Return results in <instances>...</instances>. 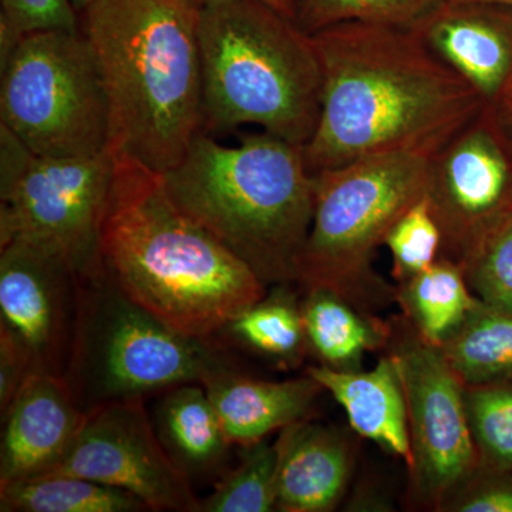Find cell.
<instances>
[{
  "label": "cell",
  "mask_w": 512,
  "mask_h": 512,
  "mask_svg": "<svg viewBox=\"0 0 512 512\" xmlns=\"http://www.w3.org/2000/svg\"><path fill=\"white\" fill-rule=\"evenodd\" d=\"M322 69L309 173L387 154L430 157L484 103L412 28L346 22L312 33Z\"/></svg>",
  "instance_id": "1"
},
{
  "label": "cell",
  "mask_w": 512,
  "mask_h": 512,
  "mask_svg": "<svg viewBox=\"0 0 512 512\" xmlns=\"http://www.w3.org/2000/svg\"><path fill=\"white\" fill-rule=\"evenodd\" d=\"M114 160L100 229L103 271L165 325L211 340L268 286L174 204L161 174Z\"/></svg>",
  "instance_id": "2"
},
{
  "label": "cell",
  "mask_w": 512,
  "mask_h": 512,
  "mask_svg": "<svg viewBox=\"0 0 512 512\" xmlns=\"http://www.w3.org/2000/svg\"><path fill=\"white\" fill-rule=\"evenodd\" d=\"M82 13L109 99L111 153L167 173L202 126L197 6L92 0Z\"/></svg>",
  "instance_id": "3"
},
{
  "label": "cell",
  "mask_w": 512,
  "mask_h": 512,
  "mask_svg": "<svg viewBox=\"0 0 512 512\" xmlns=\"http://www.w3.org/2000/svg\"><path fill=\"white\" fill-rule=\"evenodd\" d=\"M161 178L174 204L266 286L296 284L313 217V175L302 147L266 131L227 146L200 131Z\"/></svg>",
  "instance_id": "4"
},
{
  "label": "cell",
  "mask_w": 512,
  "mask_h": 512,
  "mask_svg": "<svg viewBox=\"0 0 512 512\" xmlns=\"http://www.w3.org/2000/svg\"><path fill=\"white\" fill-rule=\"evenodd\" d=\"M202 126L222 134L256 126L305 147L318 126L322 69L312 36L262 0L198 8Z\"/></svg>",
  "instance_id": "5"
},
{
  "label": "cell",
  "mask_w": 512,
  "mask_h": 512,
  "mask_svg": "<svg viewBox=\"0 0 512 512\" xmlns=\"http://www.w3.org/2000/svg\"><path fill=\"white\" fill-rule=\"evenodd\" d=\"M429 157L387 154L313 175V217L296 284L325 288L366 311L396 301L373 268L390 229L426 195Z\"/></svg>",
  "instance_id": "6"
},
{
  "label": "cell",
  "mask_w": 512,
  "mask_h": 512,
  "mask_svg": "<svg viewBox=\"0 0 512 512\" xmlns=\"http://www.w3.org/2000/svg\"><path fill=\"white\" fill-rule=\"evenodd\" d=\"M228 369L211 340L165 325L103 269L79 276V313L64 377L83 412L180 384H205Z\"/></svg>",
  "instance_id": "7"
},
{
  "label": "cell",
  "mask_w": 512,
  "mask_h": 512,
  "mask_svg": "<svg viewBox=\"0 0 512 512\" xmlns=\"http://www.w3.org/2000/svg\"><path fill=\"white\" fill-rule=\"evenodd\" d=\"M0 66V121L23 146L45 157L109 150V99L82 29L29 33Z\"/></svg>",
  "instance_id": "8"
},
{
  "label": "cell",
  "mask_w": 512,
  "mask_h": 512,
  "mask_svg": "<svg viewBox=\"0 0 512 512\" xmlns=\"http://www.w3.org/2000/svg\"><path fill=\"white\" fill-rule=\"evenodd\" d=\"M114 154L37 156L0 126V245L33 242L63 256L79 276L101 271L100 229Z\"/></svg>",
  "instance_id": "9"
},
{
  "label": "cell",
  "mask_w": 512,
  "mask_h": 512,
  "mask_svg": "<svg viewBox=\"0 0 512 512\" xmlns=\"http://www.w3.org/2000/svg\"><path fill=\"white\" fill-rule=\"evenodd\" d=\"M392 357L407 406L413 464L410 490L417 504L444 510L480 471L466 406V386L440 346L421 338L406 318L390 323Z\"/></svg>",
  "instance_id": "10"
},
{
  "label": "cell",
  "mask_w": 512,
  "mask_h": 512,
  "mask_svg": "<svg viewBox=\"0 0 512 512\" xmlns=\"http://www.w3.org/2000/svg\"><path fill=\"white\" fill-rule=\"evenodd\" d=\"M426 198L441 232L440 258L463 266L512 217V140L484 106L429 157Z\"/></svg>",
  "instance_id": "11"
},
{
  "label": "cell",
  "mask_w": 512,
  "mask_h": 512,
  "mask_svg": "<svg viewBox=\"0 0 512 512\" xmlns=\"http://www.w3.org/2000/svg\"><path fill=\"white\" fill-rule=\"evenodd\" d=\"M52 474L120 488L140 498L148 510L200 512L191 478L165 451L144 399L101 404L84 412L69 453Z\"/></svg>",
  "instance_id": "12"
},
{
  "label": "cell",
  "mask_w": 512,
  "mask_h": 512,
  "mask_svg": "<svg viewBox=\"0 0 512 512\" xmlns=\"http://www.w3.org/2000/svg\"><path fill=\"white\" fill-rule=\"evenodd\" d=\"M79 313V275L52 249L13 239L0 245V335L33 373L66 376Z\"/></svg>",
  "instance_id": "13"
},
{
  "label": "cell",
  "mask_w": 512,
  "mask_h": 512,
  "mask_svg": "<svg viewBox=\"0 0 512 512\" xmlns=\"http://www.w3.org/2000/svg\"><path fill=\"white\" fill-rule=\"evenodd\" d=\"M412 29L484 106L500 103L512 82V9L481 0H441Z\"/></svg>",
  "instance_id": "14"
},
{
  "label": "cell",
  "mask_w": 512,
  "mask_h": 512,
  "mask_svg": "<svg viewBox=\"0 0 512 512\" xmlns=\"http://www.w3.org/2000/svg\"><path fill=\"white\" fill-rule=\"evenodd\" d=\"M83 416L66 377L32 373L2 414L0 485L52 474L69 453Z\"/></svg>",
  "instance_id": "15"
},
{
  "label": "cell",
  "mask_w": 512,
  "mask_h": 512,
  "mask_svg": "<svg viewBox=\"0 0 512 512\" xmlns=\"http://www.w3.org/2000/svg\"><path fill=\"white\" fill-rule=\"evenodd\" d=\"M276 510L326 512L345 494L350 476L346 441L335 430L299 420L275 443Z\"/></svg>",
  "instance_id": "16"
},
{
  "label": "cell",
  "mask_w": 512,
  "mask_h": 512,
  "mask_svg": "<svg viewBox=\"0 0 512 512\" xmlns=\"http://www.w3.org/2000/svg\"><path fill=\"white\" fill-rule=\"evenodd\" d=\"M306 375L320 383L345 410L350 426L359 436L402 458L412 467L407 406L399 372L389 355L380 357L372 370H336L309 366Z\"/></svg>",
  "instance_id": "17"
},
{
  "label": "cell",
  "mask_w": 512,
  "mask_h": 512,
  "mask_svg": "<svg viewBox=\"0 0 512 512\" xmlns=\"http://www.w3.org/2000/svg\"><path fill=\"white\" fill-rule=\"evenodd\" d=\"M232 446L265 440L303 420L323 387L306 375L285 382L251 379L225 370L204 384Z\"/></svg>",
  "instance_id": "18"
},
{
  "label": "cell",
  "mask_w": 512,
  "mask_h": 512,
  "mask_svg": "<svg viewBox=\"0 0 512 512\" xmlns=\"http://www.w3.org/2000/svg\"><path fill=\"white\" fill-rule=\"evenodd\" d=\"M153 424L168 456L188 477L210 476L224 467L232 444L204 384L164 390Z\"/></svg>",
  "instance_id": "19"
},
{
  "label": "cell",
  "mask_w": 512,
  "mask_h": 512,
  "mask_svg": "<svg viewBox=\"0 0 512 512\" xmlns=\"http://www.w3.org/2000/svg\"><path fill=\"white\" fill-rule=\"evenodd\" d=\"M306 345L320 365L336 370H359L367 352L386 349L390 323L325 288L308 289L301 301Z\"/></svg>",
  "instance_id": "20"
},
{
  "label": "cell",
  "mask_w": 512,
  "mask_h": 512,
  "mask_svg": "<svg viewBox=\"0 0 512 512\" xmlns=\"http://www.w3.org/2000/svg\"><path fill=\"white\" fill-rule=\"evenodd\" d=\"M396 301L421 338L436 346L443 345L481 305L467 284L463 268L446 258L437 259L426 271L399 284Z\"/></svg>",
  "instance_id": "21"
},
{
  "label": "cell",
  "mask_w": 512,
  "mask_h": 512,
  "mask_svg": "<svg viewBox=\"0 0 512 512\" xmlns=\"http://www.w3.org/2000/svg\"><path fill=\"white\" fill-rule=\"evenodd\" d=\"M440 349L464 386L512 382V315L481 303Z\"/></svg>",
  "instance_id": "22"
},
{
  "label": "cell",
  "mask_w": 512,
  "mask_h": 512,
  "mask_svg": "<svg viewBox=\"0 0 512 512\" xmlns=\"http://www.w3.org/2000/svg\"><path fill=\"white\" fill-rule=\"evenodd\" d=\"M148 507L136 495L87 480L50 474L0 485L2 512H140Z\"/></svg>",
  "instance_id": "23"
},
{
  "label": "cell",
  "mask_w": 512,
  "mask_h": 512,
  "mask_svg": "<svg viewBox=\"0 0 512 512\" xmlns=\"http://www.w3.org/2000/svg\"><path fill=\"white\" fill-rule=\"evenodd\" d=\"M272 295L238 313L224 330L232 339L255 352L282 363L299 362L308 345L301 313V302L289 286H275Z\"/></svg>",
  "instance_id": "24"
},
{
  "label": "cell",
  "mask_w": 512,
  "mask_h": 512,
  "mask_svg": "<svg viewBox=\"0 0 512 512\" xmlns=\"http://www.w3.org/2000/svg\"><path fill=\"white\" fill-rule=\"evenodd\" d=\"M276 447L266 443L242 446L238 466L224 474L200 512H269L276 510Z\"/></svg>",
  "instance_id": "25"
},
{
  "label": "cell",
  "mask_w": 512,
  "mask_h": 512,
  "mask_svg": "<svg viewBox=\"0 0 512 512\" xmlns=\"http://www.w3.org/2000/svg\"><path fill=\"white\" fill-rule=\"evenodd\" d=\"M480 471L512 474V382L466 386Z\"/></svg>",
  "instance_id": "26"
},
{
  "label": "cell",
  "mask_w": 512,
  "mask_h": 512,
  "mask_svg": "<svg viewBox=\"0 0 512 512\" xmlns=\"http://www.w3.org/2000/svg\"><path fill=\"white\" fill-rule=\"evenodd\" d=\"M441 0H296L295 20L306 33L346 22L412 28Z\"/></svg>",
  "instance_id": "27"
},
{
  "label": "cell",
  "mask_w": 512,
  "mask_h": 512,
  "mask_svg": "<svg viewBox=\"0 0 512 512\" xmlns=\"http://www.w3.org/2000/svg\"><path fill=\"white\" fill-rule=\"evenodd\" d=\"M384 245L392 255V275L399 284L437 262L441 254V232L426 198H421L393 225Z\"/></svg>",
  "instance_id": "28"
},
{
  "label": "cell",
  "mask_w": 512,
  "mask_h": 512,
  "mask_svg": "<svg viewBox=\"0 0 512 512\" xmlns=\"http://www.w3.org/2000/svg\"><path fill=\"white\" fill-rule=\"evenodd\" d=\"M461 268L478 301L512 315V217Z\"/></svg>",
  "instance_id": "29"
},
{
  "label": "cell",
  "mask_w": 512,
  "mask_h": 512,
  "mask_svg": "<svg viewBox=\"0 0 512 512\" xmlns=\"http://www.w3.org/2000/svg\"><path fill=\"white\" fill-rule=\"evenodd\" d=\"M80 29L72 0H2L0 57L29 33Z\"/></svg>",
  "instance_id": "30"
},
{
  "label": "cell",
  "mask_w": 512,
  "mask_h": 512,
  "mask_svg": "<svg viewBox=\"0 0 512 512\" xmlns=\"http://www.w3.org/2000/svg\"><path fill=\"white\" fill-rule=\"evenodd\" d=\"M446 507L456 512H512V474L478 471Z\"/></svg>",
  "instance_id": "31"
},
{
  "label": "cell",
  "mask_w": 512,
  "mask_h": 512,
  "mask_svg": "<svg viewBox=\"0 0 512 512\" xmlns=\"http://www.w3.org/2000/svg\"><path fill=\"white\" fill-rule=\"evenodd\" d=\"M32 373L28 359L15 343L0 335V414L8 410Z\"/></svg>",
  "instance_id": "32"
},
{
  "label": "cell",
  "mask_w": 512,
  "mask_h": 512,
  "mask_svg": "<svg viewBox=\"0 0 512 512\" xmlns=\"http://www.w3.org/2000/svg\"><path fill=\"white\" fill-rule=\"evenodd\" d=\"M495 113L500 117L501 123L504 124L505 130L510 134L512 140V82L508 86L507 92L504 93L503 99L494 107Z\"/></svg>",
  "instance_id": "33"
},
{
  "label": "cell",
  "mask_w": 512,
  "mask_h": 512,
  "mask_svg": "<svg viewBox=\"0 0 512 512\" xmlns=\"http://www.w3.org/2000/svg\"><path fill=\"white\" fill-rule=\"evenodd\" d=\"M192 5L201 8L205 3L211 2V0H190ZM266 5L271 6L278 10V12L284 13L288 18L295 19L296 16V0H262Z\"/></svg>",
  "instance_id": "34"
},
{
  "label": "cell",
  "mask_w": 512,
  "mask_h": 512,
  "mask_svg": "<svg viewBox=\"0 0 512 512\" xmlns=\"http://www.w3.org/2000/svg\"><path fill=\"white\" fill-rule=\"evenodd\" d=\"M72 2L74 8L77 9V12H83V10L90 5V2H92V0H72Z\"/></svg>",
  "instance_id": "35"
},
{
  "label": "cell",
  "mask_w": 512,
  "mask_h": 512,
  "mask_svg": "<svg viewBox=\"0 0 512 512\" xmlns=\"http://www.w3.org/2000/svg\"><path fill=\"white\" fill-rule=\"evenodd\" d=\"M481 2L497 3V5L507 6L512 9V0H481Z\"/></svg>",
  "instance_id": "36"
}]
</instances>
